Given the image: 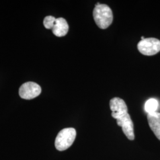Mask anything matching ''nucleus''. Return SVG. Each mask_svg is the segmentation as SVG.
<instances>
[{"label":"nucleus","instance_id":"1","mask_svg":"<svg viewBox=\"0 0 160 160\" xmlns=\"http://www.w3.org/2000/svg\"><path fill=\"white\" fill-rule=\"evenodd\" d=\"M92 14L95 23L100 29H107L113 22V12L111 8L106 4H100L96 6Z\"/></svg>","mask_w":160,"mask_h":160},{"label":"nucleus","instance_id":"2","mask_svg":"<svg viewBox=\"0 0 160 160\" xmlns=\"http://www.w3.org/2000/svg\"><path fill=\"white\" fill-rule=\"evenodd\" d=\"M76 135L77 132L73 128H65L61 130L55 139V148L59 151L69 148L74 143Z\"/></svg>","mask_w":160,"mask_h":160},{"label":"nucleus","instance_id":"3","mask_svg":"<svg viewBox=\"0 0 160 160\" xmlns=\"http://www.w3.org/2000/svg\"><path fill=\"white\" fill-rule=\"evenodd\" d=\"M138 49L146 56L154 55L160 51V40L149 38L141 40L138 43Z\"/></svg>","mask_w":160,"mask_h":160},{"label":"nucleus","instance_id":"4","mask_svg":"<svg viewBox=\"0 0 160 160\" xmlns=\"http://www.w3.org/2000/svg\"><path fill=\"white\" fill-rule=\"evenodd\" d=\"M42 92L40 86L33 82L23 84L19 89V95L23 99L31 100L39 96Z\"/></svg>","mask_w":160,"mask_h":160},{"label":"nucleus","instance_id":"5","mask_svg":"<svg viewBox=\"0 0 160 160\" xmlns=\"http://www.w3.org/2000/svg\"><path fill=\"white\" fill-rule=\"evenodd\" d=\"M116 122L118 125L122 128L123 132L128 139L133 141L135 139L133 123L129 114L127 113L121 116L116 119Z\"/></svg>","mask_w":160,"mask_h":160},{"label":"nucleus","instance_id":"6","mask_svg":"<svg viewBox=\"0 0 160 160\" xmlns=\"http://www.w3.org/2000/svg\"><path fill=\"white\" fill-rule=\"evenodd\" d=\"M110 108L112 112V116L115 119L128 113L126 103L119 97H114L110 100Z\"/></svg>","mask_w":160,"mask_h":160},{"label":"nucleus","instance_id":"7","mask_svg":"<svg viewBox=\"0 0 160 160\" xmlns=\"http://www.w3.org/2000/svg\"><path fill=\"white\" fill-rule=\"evenodd\" d=\"M68 24L66 20L62 17L56 18L54 26L52 29V33L57 37H63L68 33Z\"/></svg>","mask_w":160,"mask_h":160},{"label":"nucleus","instance_id":"8","mask_svg":"<svg viewBox=\"0 0 160 160\" xmlns=\"http://www.w3.org/2000/svg\"><path fill=\"white\" fill-rule=\"evenodd\" d=\"M149 125L155 135L160 141V113L155 112L147 114Z\"/></svg>","mask_w":160,"mask_h":160},{"label":"nucleus","instance_id":"9","mask_svg":"<svg viewBox=\"0 0 160 160\" xmlns=\"http://www.w3.org/2000/svg\"><path fill=\"white\" fill-rule=\"evenodd\" d=\"M159 104L157 100L155 98H150L148 100L145 104V110L149 113H152L157 112V110L158 109Z\"/></svg>","mask_w":160,"mask_h":160},{"label":"nucleus","instance_id":"10","mask_svg":"<svg viewBox=\"0 0 160 160\" xmlns=\"http://www.w3.org/2000/svg\"><path fill=\"white\" fill-rule=\"evenodd\" d=\"M56 18L51 16H46L43 20V25L46 29H52L55 23Z\"/></svg>","mask_w":160,"mask_h":160}]
</instances>
